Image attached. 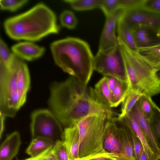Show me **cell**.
I'll return each instance as SVG.
<instances>
[{
    "label": "cell",
    "mask_w": 160,
    "mask_h": 160,
    "mask_svg": "<svg viewBox=\"0 0 160 160\" xmlns=\"http://www.w3.org/2000/svg\"><path fill=\"white\" fill-rule=\"evenodd\" d=\"M48 104L50 111L64 128L89 115L105 114L113 117L111 108L96 99L76 78L53 83Z\"/></svg>",
    "instance_id": "6da1fadb"
},
{
    "label": "cell",
    "mask_w": 160,
    "mask_h": 160,
    "mask_svg": "<svg viewBox=\"0 0 160 160\" xmlns=\"http://www.w3.org/2000/svg\"><path fill=\"white\" fill-rule=\"evenodd\" d=\"M4 27L11 38L29 41H37L48 35L57 33L60 29L54 12L42 3L8 18Z\"/></svg>",
    "instance_id": "7a4b0ae2"
},
{
    "label": "cell",
    "mask_w": 160,
    "mask_h": 160,
    "mask_svg": "<svg viewBox=\"0 0 160 160\" xmlns=\"http://www.w3.org/2000/svg\"><path fill=\"white\" fill-rule=\"evenodd\" d=\"M56 64L87 87L93 69V56L88 44L80 39L68 37L50 45Z\"/></svg>",
    "instance_id": "3957f363"
},
{
    "label": "cell",
    "mask_w": 160,
    "mask_h": 160,
    "mask_svg": "<svg viewBox=\"0 0 160 160\" xmlns=\"http://www.w3.org/2000/svg\"><path fill=\"white\" fill-rule=\"evenodd\" d=\"M130 89L151 97L160 92L154 69L138 52L120 44Z\"/></svg>",
    "instance_id": "277c9868"
},
{
    "label": "cell",
    "mask_w": 160,
    "mask_h": 160,
    "mask_svg": "<svg viewBox=\"0 0 160 160\" xmlns=\"http://www.w3.org/2000/svg\"><path fill=\"white\" fill-rule=\"evenodd\" d=\"M112 118L105 114H93L74 124L79 135V158L107 153L103 148V137L107 124Z\"/></svg>",
    "instance_id": "5b68a950"
},
{
    "label": "cell",
    "mask_w": 160,
    "mask_h": 160,
    "mask_svg": "<svg viewBox=\"0 0 160 160\" xmlns=\"http://www.w3.org/2000/svg\"><path fill=\"white\" fill-rule=\"evenodd\" d=\"M0 113L14 117L21 107L16 80L15 55L8 67L0 61Z\"/></svg>",
    "instance_id": "8992f818"
},
{
    "label": "cell",
    "mask_w": 160,
    "mask_h": 160,
    "mask_svg": "<svg viewBox=\"0 0 160 160\" xmlns=\"http://www.w3.org/2000/svg\"><path fill=\"white\" fill-rule=\"evenodd\" d=\"M93 69L105 76L129 82L120 44L105 51L98 50L94 56Z\"/></svg>",
    "instance_id": "52a82bcc"
},
{
    "label": "cell",
    "mask_w": 160,
    "mask_h": 160,
    "mask_svg": "<svg viewBox=\"0 0 160 160\" xmlns=\"http://www.w3.org/2000/svg\"><path fill=\"white\" fill-rule=\"evenodd\" d=\"M31 130L32 139L42 137L55 142L63 141L62 125L53 113L48 109L38 110L32 113Z\"/></svg>",
    "instance_id": "ba28073f"
},
{
    "label": "cell",
    "mask_w": 160,
    "mask_h": 160,
    "mask_svg": "<svg viewBox=\"0 0 160 160\" xmlns=\"http://www.w3.org/2000/svg\"><path fill=\"white\" fill-rule=\"evenodd\" d=\"M119 20L130 28L134 25H141L158 29L160 28V13L147 9L142 5L123 9Z\"/></svg>",
    "instance_id": "9c48e42d"
},
{
    "label": "cell",
    "mask_w": 160,
    "mask_h": 160,
    "mask_svg": "<svg viewBox=\"0 0 160 160\" xmlns=\"http://www.w3.org/2000/svg\"><path fill=\"white\" fill-rule=\"evenodd\" d=\"M123 11V9L120 8L106 18L100 40L98 50L105 51L119 44L115 31Z\"/></svg>",
    "instance_id": "30bf717a"
},
{
    "label": "cell",
    "mask_w": 160,
    "mask_h": 160,
    "mask_svg": "<svg viewBox=\"0 0 160 160\" xmlns=\"http://www.w3.org/2000/svg\"><path fill=\"white\" fill-rule=\"evenodd\" d=\"M118 117H113L108 122L103 137L102 146L104 151L111 155L119 153L122 143L118 125Z\"/></svg>",
    "instance_id": "8fae6325"
},
{
    "label": "cell",
    "mask_w": 160,
    "mask_h": 160,
    "mask_svg": "<svg viewBox=\"0 0 160 160\" xmlns=\"http://www.w3.org/2000/svg\"><path fill=\"white\" fill-rule=\"evenodd\" d=\"M137 48H145L160 44L158 29L149 26L136 25L131 28Z\"/></svg>",
    "instance_id": "7c38bea8"
},
{
    "label": "cell",
    "mask_w": 160,
    "mask_h": 160,
    "mask_svg": "<svg viewBox=\"0 0 160 160\" xmlns=\"http://www.w3.org/2000/svg\"><path fill=\"white\" fill-rule=\"evenodd\" d=\"M16 80L20 104L21 107L26 101L30 79L28 67L22 60L15 55Z\"/></svg>",
    "instance_id": "4fadbf2b"
},
{
    "label": "cell",
    "mask_w": 160,
    "mask_h": 160,
    "mask_svg": "<svg viewBox=\"0 0 160 160\" xmlns=\"http://www.w3.org/2000/svg\"><path fill=\"white\" fill-rule=\"evenodd\" d=\"M119 119L128 128L133 134L139 139L143 145L144 151L149 159L159 160L131 112Z\"/></svg>",
    "instance_id": "5bb4252c"
},
{
    "label": "cell",
    "mask_w": 160,
    "mask_h": 160,
    "mask_svg": "<svg viewBox=\"0 0 160 160\" xmlns=\"http://www.w3.org/2000/svg\"><path fill=\"white\" fill-rule=\"evenodd\" d=\"M120 121L121 126L119 127V131L122 143V150L118 154L111 155L119 160H136L132 133L128 128Z\"/></svg>",
    "instance_id": "9a60e30c"
},
{
    "label": "cell",
    "mask_w": 160,
    "mask_h": 160,
    "mask_svg": "<svg viewBox=\"0 0 160 160\" xmlns=\"http://www.w3.org/2000/svg\"><path fill=\"white\" fill-rule=\"evenodd\" d=\"M13 53L22 59L32 61L40 57L44 53V48L30 42H22L13 45Z\"/></svg>",
    "instance_id": "2e32d148"
},
{
    "label": "cell",
    "mask_w": 160,
    "mask_h": 160,
    "mask_svg": "<svg viewBox=\"0 0 160 160\" xmlns=\"http://www.w3.org/2000/svg\"><path fill=\"white\" fill-rule=\"evenodd\" d=\"M131 112L153 150L160 159V150L157 147L153 137L149 120L145 116L141 109L139 99L134 106Z\"/></svg>",
    "instance_id": "e0dca14e"
},
{
    "label": "cell",
    "mask_w": 160,
    "mask_h": 160,
    "mask_svg": "<svg viewBox=\"0 0 160 160\" xmlns=\"http://www.w3.org/2000/svg\"><path fill=\"white\" fill-rule=\"evenodd\" d=\"M21 143L18 132L15 131L8 135L1 145L0 160H12L18 154Z\"/></svg>",
    "instance_id": "ac0fdd59"
},
{
    "label": "cell",
    "mask_w": 160,
    "mask_h": 160,
    "mask_svg": "<svg viewBox=\"0 0 160 160\" xmlns=\"http://www.w3.org/2000/svg\"><path fill=\"white\" fill-rule=\"evenodd\" d=\"M63 141L67 147L70 160L79 158V135L75 125L64 128Z\"/></svg>",
    "instance_id": "d6986e66"
},
{
    "label": "cell",
    "mask_w": 160,
    "mask_h": 160,
    "mask_svg": "<svg viewBox=\"0 0 160 160\" xmlns=\"http://www.w3.org/2000/svg\"><path fill=\"white\" fill-rule=\"evenodd\" d=\"M117 38L119 44L125 46L129 50L138 52L137 48L131 28L119 20L117 24Z\"/></svg>",
    "instance_id": "ffe728a7"
},
{
    "label": "cell",
    "mask_w": 160,
    "mask_h": 160,
    "mask_svg": "<svg viewBox=\"0 0 160 160\" xmlns=\"http://www.w3.org/2000/svg\"><path fill=\"white\" fill-rule=\"evenodd\" d=\"M107 80V76L103 77L96 83L93 89L95 94L99 100L111 108L112 93L108 87Z\"/></svg>",
    "instance_id": "44dd1931"
},
{
    "label": "cell",
    "mask_w": 160,
    "mask_h": 160,
    "mask_svg": "<svg viewBox=\"0 0 160 160\" xmlns=\"http://www.w3.org/2000/svg\"><path fill=\"white\" fill-rule=\"evenodd\" d=\"M55 143L49 139L42 137H37L32 139L26 152L31 157H34L47 149L53 147Z\"/></svg>",
    "instance_id": "7402d4cb"
},
{
    "label": "cell",
    "mask_w": 160,
    "mask_h": 160,
    "mask_svg": "<svg viewBox=\"0 0 160 160\" xmlns=\"http://www.w3.org/2000/svg\"><path fill=\"white\" fill-rule=\"evenodd\" d=\"M138 52L154 70L160 69V44L151 48L138 49Z\"/></svg>",
    "instance_id": "603a6c76"
},
{
    "label": "cell",
    "mask_w": 160,
    "mask_h": 160,
    "mask_svg": "<svg viewBox=\"0 0 160 160\" xmlns=\"http://www.w3.org/2000/svg\"><path fill=\"white\" fill-rule=\"evenodd\" d=\"M130 89L128 82L118 80L112 93V108L116 107L122 102Z\"/></svg>",
    "instance_id": "cb8c5ba5"
},
{
    "label": "cell",
    "mask_w": 160,
    "mask_h": 160,
    "mask_svg": "<svg viewBox=\"0 0 160 160\" xmlns=\"http://www.w3.org/2000/svg\"><path fill=\"white\" fill-rule=\"evenodd\" d=\"M153 112L149 120V125L155 142L160 150V109L153 102Z\"/></svg>",
    "instance_id": "d4e9b609"
},
{
    "label": "cell",
    "mask_w": 160,
    "mask_h": 160,
    "mask_svg": "<svg viewBox=\"0 0 160 160\" xmlns=\"http://www.w3.org/2000/svg\"><path fill=\"white\" fill-rule=\"evenodd\" d=\"M142 94L135 90L130 89L128 94L122 102L121 112L118 118L120 119L131 111Z\"/></svg>",
    "instance_id": "484cf974"
},
{
    "label": "cell",
    "mask_w": 160,
    "mask_h": 160,
    "mask_svg": "<svg viewBox=\"0 0 160 160\" xmlns=\"http://www.w3.org/2000/svg\"><path fill=\"white\" fill-rule=\"evenodd\" d=\"M75 10L82 11L100 8L102 0H66Z\"/></svg>",
    "instance_id": "4316f807"
},
{
    "label": "cell",
    "mask_w": 160,
    "mask_h": 160,
    "mask_svg": "<svg viewBox=\"0 0 160 160\" xmlns=\"http://www.w3.org/2000/svg\"><path fill=\"white\" fill-rule=\"evenodd\" d=\"M60 21L62 26L70 29L74 28L78 22L74 14L71 11L68 10H65L61 13Z\"/></svg>",
    "instance_id": "83f0119b"
},
{
    "label": "cell",
    "mask_w": 160,
    "mask_h": 160,
    "mask_svg": "<svg viewBox=\"0 0 160 160\" xmlns=\"http://www.w3.org/2000/svg\"><path fill=\"white\" fill-rule=\"evenodd\" d=\"M139 100L141 109L146 118L149 120L153 112V101L151 97L145 95H142Z\"/></svg>",
    "instance_id": "f1b7e54d"
},
{
    "label": "cell",
    "mask_w": 160,
    "mask_h": 160,
    "mask_svg": "<svg viewBox=\"0 0 160 160\" xmlns=\"http://www.w3.org/2000/svg\"><path fill=\"white\" fill-rule=\"evenodd\" d=\"M52 151L57 160H70L68 150L63 141L56 142Z\"/></svg>",
    "instance_id": "f546056e"
},
{
    "label": "cell",
    "mask_w": 160,
    "mask_h": 160,
    "mask_svg": "<svg viewBox=\"0 0 160 160\" xmlns=\"http://www.w3.org/2000/svg\"><path fill=\"white\" fill-rule=\"evenodd\" d=\"M100 8L108 17L121 8L120 0H102Z\"/></svg>",
    "instance_id": "4dcf8cb0"
},
{
    "label": "cell",
    "mask_w": 160,
    "mask_h": 160,
    "mask_svg": "<svg viewBox=\"0 0 160 160\" xmlns=\"http://www.w3.org/2000/svg\"><path fill=\"white\" fill-rule=\"evenodd\" d=\"M28 2L26 0H1L0 9L11 11H15Z\"/></svg>",
    "instance_id": "1f68e13d"
},
{
    "label": "cell",
    "mask_w": 160,
    "mask_h": 160,
    "mask_svg": "<svg viewBox=\"0 0 160 160\" xmlns=\"http://www.w3.org/2000/svg\"><path fill=\"white\" fill-rule=\"evenodd\" d=\"M7 45L1 39L0 40V61L6 66L9 65L12 55Z\"/></svg>",
    "instance_id": "d6a6232c"
},
{
    "label": "cell",
    "mask_w": 160,
    "mask_h": 160,
    "mask_svg": "<svg viewBox=\"0 0 160 160\" xmlns=\"http://www.w3.org/2000/svg\"><path fill=\"white\" fill-rule=\"evenodd\" d=\"M53 147L50 148L40 154L25 160H57L52 151Z\"/></svg>",
    "instance_id": "836d02e7"
},
{
    "label": "cell",
    "mask_w": 160,
    "mask_h": 160,
    "mask_svg": "<svg viewBox=\"0 0 160 160\" xmlns=\"http://www.w3.org/2000/svg\"><path fill=\"white\" fill-rule=\"evenodd\" d=\"M133 149L136 160H139L144 150L143 145L139 139L132 133Z\"/></svg>",
    "instance_id": "e575fe53"
},
{
    "label": "cell",
    "mask_w": 160,
    "mask_h": 160,
    "mask_svg": "<svg viewBox=\"0 0 160 160\" xmlns=\"http://www.w3.org/2000/svg\"><path fill=\"white\" fill-rule=\"evenodd\" d=\"M144 0H120V8L127 9L142 5Z\"/></svg>",
    "instance_id": "d590c367"
},
{
    "label": "cell",
    "mask_w": 160,
    "mask_h": 160,
    "mask_svg": "<svg viewBox=\"0 0 160 160\" xmlns=\"http://www.w3.org/2000/svg\"><path fill=\"white\" fill-rule=\"evenodd\" d=\"M142 6L150 10L160 13V0H144Z\"/></svg>",
    "instance_id": "8d00e7d4"
},
{
    "label": "cell",
    "mask_w": 160,
    "mask_h": 160,
    "mask_svg": "<svg viewBox=\"0 0 160 160\" xmlns=\"http://www.w3.org/2000/svg\"><path fill=\"white\" fill-rule=\"evenodd\" d=\"M76 160H119L108 153L98 154Z\"/></svg>",
    "instance_id": "74e56055"
},
{
    "label": "cell",
    "mask_w": 160,
    "mask_h": 160,
    "mask_svg": "<svg viewBox=\"0 0 160 160\" xmlns=\"http://www.w3.org/2000/svg\"><path fill=\"white\" fill-rule=\"evenodd\" d=\"M107 77L108 84L110 90L112 92L117 84L118 79L112 77Z\"/></svg>",
    "instance_id": "f35d334b"
},
{
    "label": "cell",
    "mask_w": 160,
    "mask_h": 160,
    "mask_svg": "<svg viewBox=\"0 0 160 160\" xmlns=\"http://www.w3.org/2000/svg\"><path fill=\"white\" fill-rule=\"evenodd\" d=\"M0 137L1 138L4 129V122L5 117L3 115L0 114Z\"/></svg>",
    "instance_id": "ab89813d"
},
{
    "label": "cell",
    "mask_w": 160,
    "mask_h": 160,
    "mask_svg": "<svg viewBox=\"0 0 160 160\" xmlns=\"http://www.w3.org/2000/svg\"><path fill=\"white\" fill-rule=\"evenodd\" d=\"M154 74L156 78L160 82V69L155 70Z\"/></svg>",
    "instance_id": "60d3db41"
},
{
    "label": "cell",
    "mask_w": 160,
    "mask_h": 160,
    "mask_svg": "<svg viewBox=\"0 0 160 160\" xmlns=\"http://www.w3.org/2000/svg\"><path fill=\"white\" fill-rule=\"evenodd\" d=\"M139 160H150L144 150L142 152Z\"/></svg>",
    "instance_id": "b9f144b4"
},
{
    "label": "cell",
    "mask_w": 160,
    "mask_h": 160,
    "mask_svg": "<svg viewBox=\"0 0 160 160\" xmlns=\"http://www.w3.org/2000/svg\"><path fill=\"white\" fill-rule=\"evenodd\" d=\"M158 32L159 35L160 36V28L158 29Z\"/></svg>",
    "instance_id": "7bdbcfd3"
},
{
    "label": "cell",
    "mask_w": 160,
    "mask_h": 160,
    "mask_svg": "<svg viewBox=\"0 0 160 160\" xmlns=\"http://www.w3.org/2000/svg\"></svg>",
    "instance_id": "ee69618b"
},
{
    "label": "cell",
    "mask_w": 160,
    "mask_h": 160,
    "mask_svg": "<svg viewBox=\"0 0 160 160\" xmlns=\"http://www.w3.org/2000/svg\"><path fill=\"white\" fill-rule=\"evenodd\" d=\"M159 160H160V159H159Z\"/></svg>",
    "instance_id": "f6af8a7d"
}]
</instances>
